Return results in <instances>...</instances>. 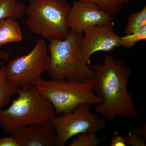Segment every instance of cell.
Wrapping results in <instances>:
<instances>
[{"label":"cell","mask_w":146,"mask_h":146,"mask_svg":"<svg viewBox=\"0 0 146 146\" xmlns=\"http://www.w3.org/2000/svg\"><path fill=\"white\" fill-rule=\"evenodd\" d=\"M91 67L94 71V92L103 101L94 111L110 120L118 116L136 117L138 113L132 101V92L127 89L130 69L110 55L105 56L102 64Z\"/></svg>","instance_id":"6da1fadb"},{"label":"cell","mask_w":146,"mask_h":146,"mask_svg":"<svg viewBox=\"0 0 146 146\" xmlns=\"http://www.w3.org/2000/svg\"><path fill=\"white\" fill-rule=\"evenodd\" d=\"M82 35L70 29L64 39L50 40L48 72L52 79L80 81L93 79L94 69L86 64L82 52Z\"/></svg>","instance_id":"7a4b0ae2"},{"label":"cell","mask_w":146,"mask_h":146,"mask_svg":"<svg viewBox=\"0 0 146 146\" xmlns=\"http://www.w3.org/2000/svg\"><path fill=\"white\" fill-rule=\"evenodd\" d=\"M18 96L6 109H0V124L6 133L30 125H44L56 116L53 106L35 86L17 89Z\"/></svg>","instance_id":"3957f363"},{"label":"cell","mask_w":146,"mask_h":146,"mask_svg":"<svg viewBox=\"0 0 146 146\" xmlns=\"http://www.w3.org/2000/svg\"><path fill=\"white\" fill-rule=\"evenodd\" d=\"M35 86L39 94L51 103L56 115L71 113L80 105L99 104L103 102L94 92L93 79L80 81L41 78Z\"/></svg>","instance_id":"277c9868"},{"label":"cell","mask_w":146,"mask_h":146,"mask_svg":"<svg viewBox=\"0 0 146 146\" xmlns=\"http://www.w3.org/2000/svg\"><path fill=\"white\" fill-rule=\"evenodd\" d=\"M71 8L67 0H29L25 10L27 25L31 32L45 39H64L70 29Z\"/></svg>","instance_id":"5b68a950"},{"label":"cell","mask_w":146,"mask_h":146,"mask_svg":"<svg viewBox=\"0 0 146 146\" xmlns=\"http://www.w3.org/2000/svg\"><path fill=\"white\" fill-rule=\"evenodd\" d=\"M50 65L46 43L43 39H37L29 53L13 58L5 67L7 82L10 86L29 90L42 78Z\"/></svg>","instance_id":"8992f818"},{"label":"cell","mask_w":146,"mask_h":146,"mask_svg":"<svg viewBox=\"0 0 146 146\" xmlns=\"http://www.w3.org/2000/svg\"><path fill=\"white\" fill-rule=\"evenodd\" d=\"M50 121L56 133L54 143L57 146H65L69 139L80 133H96L106 125L104 119L91 113L88 104L80 105L71 113L54 116Z\"/></svg>","instance_id":"52a82bcc"},{"label":"cell","mask_w":146,"mask_h":146,"mask_svg":"<svg viewBox=\"0 0 146 146\" xmlns=\"http://www.w3.org/2000/svg\"><path fill=\"white\" fill-rule=\"evenodd\" d=\"M84 33L82 52L88 65L91 64V58L94 53L111 52L118 47L122 46L120 36L114 31L112 22L93 27Z\"/></svg>","instance_id":"ba28073f"},{"label":"cell","mask_w":146,"mask_h":146,"mask_svg":"<svg viewBox=\"0 0 146 146\" xmlns=\"http://www.w3.org/2000/svg\"><path fill=\"white\" fill-rule=\"evenodd\" d=\"M112 16L94 3L76 1L71 6L68 17L70 29L83 33L88 29L112 22Z\"/></svg>","instance_id":"9c48e42d"},{"label":"cell","mask_w":146,"mask_h":146,"mask_svg":"<svg viewBox=\"0 0 146 146\" xmlns=\"http://www.w3.org/2000/svg\"><path fill=\"white\" fill-rule=\"evenodd\" d=\"M19 146H54L56 133L50 121L44 125H30L11 132Z\"/></svg>","instance_id":"30bf717a"},{"label":"cell","mask_w":146,"mask_h":146,"mask_svg":"<svg viewBox=\"0 0 146 146\" xmlns=\"http://www.w3.org/2000/svg\"><path fill=\"white\" fill-rule=\"evenodd\" d=\"M23 38L21 27L16 20L7 18L0 21V48L9 43L21 42Z\"/></svg>","instance_id":"8fae6325"},{"label":"cell","mask_w":146,"mask_h":146,"mask_svg":"<svg viewBox=\"0 0 146 146\" xmlns=\"http://www.w3.org/2000/svg\"><path fill=\"white\" fill-rule=\"evenodd\" d=\"M26 7L18 0H0V21L7 18L17 20L25 14Z\"/></svg>","instance_id":"7c38bea8"},{"label":"cell","mask_w":146,"mask_h":146,"mask_svg":"<svg viewBox=\"0 0 146 146\" xmlns=\"http://www.w3.org/2000/svg\"><path fill=\"white\" fill-rule=\"evenodd\" d=\"M5 67L0 62V109L9 103L11 96L17 92V88L10 86L7 82Z\"/></svg>","instance_id":"4fadbf2b"},{"label":"cell","mask_w":146,"mask_h":146,"mask_svg":"<svg viewBox=\"0 0 146 146\" xmlns=\"http://www.w3.org/2000/svg\"><path fill=\"white\" fill-rule=\"evenodd\" d=\"M146 25V6L139 12L131 14L124 30L125 35L132 34Z\"/></svg>","instance_id":"5bb4252c"},{"label":"cell","mask_w":146,"mask_h":146,"mask_svg":"<svg viewBox=\"0 0 146 146\" xmlns=\"http://www.w3.org/2000/svg\"><path fill=\"white\" fill-rule=\"evenodd\" d=\"M83 2L94 3L100 10L111 16H116L126 0H76Z\"/></svg>","instance_id":"9a60e30c"},{"label":"cell","mask_w":146,"mask_h":146,"mask_svg":"<svg viewBox=\"0 0 146 146\" xmlns=\"http://www.w3.org/2000/svg\"><path fill=\"white\" fill-rule=\"evenodd\" d=\"M100 143V139L96 133H81L74 137L70 146H97Z\"/></svg>","instance_id":"2e32d148"},{"label":"cell","mask_w":146,"mask_h":146,"mask_svg":"<svg viewBox=\"0 0 146 146\" xmlns=\"http://www.w3.org/2000/svg\"><path fill=\"white\" fill-rule=\"evenodd\" d=\"M122 46L131 48L136 45L137 42L146 40V25L132 34L120 36Z\"/></svg>","instance_id":"e0dca14e"},{"label":"cell","mask_w":146,"mask_h":146,"mask_svg":"<svg viewBox=\"0 0 146 146\" xmlns=\"http://www.w3.org/2000/svg\"><path fill=\"white\" fill-rule=\"evenodd\" d=\"M127 146H145L146 141L133 130L127 132L125 137Z\"/></svg>","instance_id":"ac0fdd59"},{"label":"cell","mask_w":146,"mask_h":146,"mask_svg":"<svg viewBox=\"0 0 146 146\" xmlns=\"http://www.w3.org/2000/svg\"><path fill=\"white\" fill-rule=\"evenodd\" d=\"M110 146H127L125 137H123L119 134H116L111 140Z\"/></svg>","instance_id":"d6986e66"},{"label":"cell","mask_w":146,"mask_h":146,"mask_svg":"<svg viewBox=\"0 0 146 146\" xmlns=\"http://www.w3.org/2000/svg\"><path fill=\"white\" fill-rule=\"evenodd\" d=\"M0 146H19L18 142L13 137L0 139Z\"/></svg>","instance_id":"ffe728a7"},{"label":"cell","mask_w":146,"mask_h":146,"mask_svg":"<svg viewBox=\"0 0 146 146\" xmlns=\"http://www.w3.org/2000/svg\"><path fill=\"white\" fill-rule=\"evenodd\" d=\"M136 133L142 137L145 141L146 139V125L145 124L138 128H135L133 129Z\"/></svg>","instance_id":"44dd1931"},{"label":"cell","mask_w":146,"mask_h":146,"mask_svg":"<svg viewBox=\"0 0 146 146\" xmlns=\"http://www.w3.org/2000/svg\"><path fill=\"white\" fill-rule=\"evenodd\" d=\"M9 57L10 54L8 52L0 50V62L2 60H7Z\"/></svg>","instance_id":"7402d4cb"},{"label":"cell","mask_w":146,"mask_h":146,"mask_svg":"<svg viewBox=\"0 0 146 146\" xmlns=\"http://www.w3.org/2000/svg\"><path fill=\"white\" fill-rule=\"evenodd\" d=\"M131 0H126V3H128Z\"/></svg>","instance_id":"603a6c76"}]
</instances>
